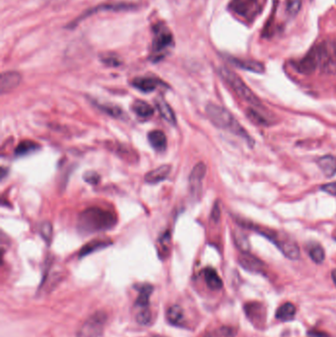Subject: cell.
Returning a JSON list of instances; mask_svg holds the SVG:
<instances>
[{
  "instance_id": "obj_1",
  "label": "cell",
  "mask_w": 336,
  "mask_h": 337,
  "mask_svg": "<svg viewBox=\"0 0 336 337\" xmlns=\"http://www.w3.org/2000/svg\"><path fill=\"white\" fill-rule=\"evenodd\" d=\"M294 69L305 75L317 70L336 74V39L325 40L311 48L301 59L292 63Z\"/></svg>"
},
{
  "instance_id": "obj_2",
  "label": "cell",
  "mask_w": 336,
  "mask_h": 337,
  "mask_svg": "<svg viewBox=\"0 0 336 337\" xmlns=\"http://www.w3.org/2000/svg\"><path fill=\"white\" fill-rule=\"evenodd\" d=\"M116 221V217L112 212L99 207H91L79 215L78 229L85 235H90L113 228Z\"/></svg>"
},
{
  "instance_id": "obj_3",
  "label": "cell",
  "mask_w": 336,
  "mask_h": 337,
  "mask_svg": "<svg viewBox=\"0 0 336 337\" xmlns=\"http://www.w3.org/2000/svg\"><path fill=\"white\" fill-rule=\"evenodd\" d=\"M206 113L211 122L218 128L228 130L235 135L242 137L246 140L248 145L252 148L254 145V140L252 136L246 131V129L238 122L234 115L225 108L209 103L206 106Z\"/></svg>"
},
{
  "instance_id": "obj_4",
  "label": "cell",
  "mask_w": 336,
  "mask_h": 337,
  "mask_svg": "<svg viewBox=\"0 0 336 337\" xmlns=\"http://www.w3.org/2000/svg\"><path fill=\"white\" fill-rule=\"evenodd\" d=\"M218 72L220 74V76L223 78L224 81H226V83L229 85L234 91L235 93L244 101H246L247 103L251 104L254 107H260L261 106V102L260 100L257 98V96L252 92L250 87H248L247 84L232 70H230L227 67H220L218 69Z\"/></svg>"
},
{
  "instance_id": "obj_5",
  "label": "cell",
  "mask_w": 336,
  "mask_h": 337,
  "mask_svg": "<svg viewBox=\"0 0 336 337\" xmlns=\"http://www.w3.org/2000/svg\"><path fill=\"white\" fill-rule=\"evenodd\" d=\"M173 47V37L168 27L163 23H158L153 27V42L151 59L159 61L165 56V52Z\"/></svg>"
},
{
  "instance_id": "obj_6",
  "label": "cell",
  "mask_w": 336,
  "mask_h": 337,
  "mask_svg": "<svg viewBox=\"0 0 336 337\" xmlns=\"http://www.w3.org/2000/svg\"><path fill=\"white\" fill-rule=\"evenodd\" d=\"M266 0H231L229 10L247 23L252 24L262 13Z\"/></svg>"
},
{
  "instance_id": "obj_7",
  "label": "cell",
  "mask_w": 336,
  "mask_h": 337,
  "mask_svg": "<svg viewBox=\"0 0 336 337\" xmlns=\"http://www.w3.org/2000/svg\"><path fill=\"white\" fill-rule=\"evenodd\" d=\"M107 314L100 311L90 316L78 331V337H101L107 325Z\"/></svg>"
},
{
  "instance_id": "obj_8",
  "label": "cell",
  "mask_w": 336,
  "mask_h": 337,
  "mask_svg": "<svg viewBox=\"0 0 336 337\" xmlns=\"http://www.w3.org/2000/svg\"><path fill=\"white\" fill-rule=\"evenodd\" d=\"M206 170H207V168L205 164L198 163L197 165L194 166V168H192L189 174V178H188L189 191H190V194L194 198H198L202 191V181L206 174Z\"/></svg>"
},
{
  "instance_id": "obj_9",
  "label": "cell",
  "mask_w": 336,
  "mask_h": 337,
  "mask_svg": "<svg viewBox=\"0 0 336 337\" xmlns=\"http://www.w3.org/2000/svg\"><path fill=\"white\" fill-rule=\"evenodd\" d=\"M227 59L234 66H236L238 68H241L243 70H246V71H250V72H253V73H258V74H262L265 71L264 65L261 62L256 61V60L237 58V57H233V56H228Z\"/></svg>"
},
{
  "instance_id": "obj_10",
  "label": "cell",
  "mask_w": 336,
  "mask_h": 337,
  "mask_svg": "<svg viewBox=\"0 0 336 337\" xmlns=\"http://www.w3.org/2000/svg\"><path fill=\"white\" fill-rule=\"evenodd\" d=\"M240 265L247 271L252 273H262L264 271V262L250 253H242L239 256Z\"/></svg>"
},
{
  "instance_id": "obj_11",
  "label": "cell",
  "mask_w": 336,
  "mask_h": 337,
  "mask_svg": "<svg viewBox=\"0 0 336 337\" xmlns=\"http://www.w3.org/2000/svg\"><path fill=\"white\" fill-rule=\"evenodd\" d=\"M22 81V76L17 71H7L1 74L0 78V91L5 94L18 87Z\"/></svg>"
},
{
  "instance_id": "obj_12",
  "label": "cell",
  "mask_w": 336,
  "mask_h": 337,
  "mask_svg": "<svg viewBox=\"0 0 336 337\" xmlns=\"http://www.w3.org/2000/svg\"><path fill=\"white\" fill-rule=\"evenodd\" d=\"M153 286L147 283L140 284L137 287L138 291V297L137 300L134 304L136 309L138 311H143V310H148L149 309V304H150V296L153 293Z\"/></svg>"
},
{
  "instance_id": "obj_13",
  "label": "cell",
  "mask_w": 336,
  "mask_h": 337,
  "mask_svg": "<svg viewBox=\"0 0 336 337\" xmlns=\"http://www.w3.org/2000/svg\"><path fill=\"white\" fill-rule=\"evenodd\" d=\"M245 311L247 314L248 319L252 324H256L258 327L259 324L265 323V312H264V307L256 302L249 303L245 306Z\"/></svg>"
},
{
  "instance_id": "obj_14",
  "label": "cell",
  "mask_w": 336,
  "mask_h": 337,
  "mask_svg": "<svg viewBox=\"0 0 336 337\" xmlns=\"http://www.w3.org/2000/svg\"><path fill=\"white\" fill-rule=\"evenodd\" d=\"M132 85L139 91L149 93L155 91L164 83L160 79L154 77H137L132 81Z\"/></svg>"
},
{
  "instance_id": "obj_15",
  "label": "cell",
  "mask_w": 336,
  "mask_h": 337,
  "mask_svg": "<svg viewBox=\"0 0 336 337\" xmlns=\"http://www.w3.org/2000/svg\"><path fill=\"white\" fill-rule=\"evenodd\" d=\"M276 246L281 251V253L289 259L296 260L300 257L301 252H300L299 246L291 240H282V241L280 240Z\"/></svg>"
},
{
  "instance_id": "obj_16",
  "label": "cell",
  "mask_w": 336,
  "mask_h": 337,
  "mask_svg": "<svg viewBox=\"0 0 336 337\" xmlns=\"http://www.w3.org/2000/svg\"><path fill=\"white\" fill-rule=\"evenodd\" d=\"M170 169L171 167L169 165H162L153 170H150L145 175V181L151 184L158 183L168 177Z\"/></svg>"
},
{
  "instance_id": "obj_17",
  "label": "cell",
  "mask_w": 336,
  "mask_h": 337,
  "mask_svg": "<svg viewBox=\"0 0 336 337\" xmlns=\"http://www.w3.org/2000/svg\"><path fill=\"white\" fill-rule=\"evenodd\" d=\"M155 104L157 106V109H158L161 116L169 124L175 125L176 124L175 114H174L172 109L170 108V106L168 105V103L162 97H159V98L156 99Z\"/></svg>"
},
{
  "instance_id": "obj_18",
  "label": "cell",
  "mask_w": 336,
  "mask_h": 337,
  "mask_svg": "<svg viewBox=\"0 0 336 337\" xmlns=\"http://www.w3.org/2000/svg\"><path fill=\"white\" fill-rule=\"evenodd\" d=\"M148 140L151 146L158 152H163L167 148V137L161 130H152L148 133Z\"/></svg>"
},
{
  "instance_id": "obj_19",
  "label": "cell",
  "mask_w": 336,
  "mask_h": 337,
  "mask_svg": "<svg viewBox=\"0 0 336 337\" xmlns=\"http://www.w3.org/2000/svg\"><path fill=\"white\" fill-rule=\"evenodd\" d=\"M318 166L326 176L333 177L336 174V158L333 155H326L318 159Z\"/></svg>"
},
{
  "instance_id": "obj_20",
  "label": "cell",
  "mask_w": 336,
  "mask_h": 337,
  "mask_svg": "<svg viewBox=\"0 0 336 337\" xmlns=\"http://www.w3.org/2000/svg\"><path fill=\"white\" fill-rule=\"evenodd\" d=\"M203 275H204V279H205L207 286L211 290L218 291V290L222 289V287H223L222 279L219 277L218 273L216 272V270L214 268H212V267L205 268L203 270Z\"/></svg>"
},
{
  "instance_id": "obj_21",
  "label": "cell",
  "mask_w": 336,
  "mask_h": 337,
  "mask_svg": "<svg viewBox=\"0 0 336 337\" xmlns=\"http://www.w3.org/2000/svg\"><path fill=\"white\" fill-rule=\"evenodd\" d=\"M110 245H112L111 241H106V240H95V241H92V242L86 244L84 247L81 249V251L79 253V257H84V256L91 254V253H95L97 251H100L102 249H106Z\"/></svg>"
},
{
  "instance_id": "obj_22",
  "label": "cell",
  "mask_w": 336,
  "mask_h": 337,
  "mask_svg": "<svg viewBox=\"0 0 336 337\" xmlns=\"http://www.w3.org/2000/svg\"><path fill=\"white\" fill-rule=\"evenodd\" d=\"M132 111L141 118H148L153 115L154 109L144 101L137 100L132 104Z\"/></svg>"
},
{
  "instance_id": "obj_23",
  "label": "cell",
  "mask_w": 336,
  "mask_h": 337,
  "mask_svg": "<svg viewBox=\"0 0 336 337\" xmlns=\"http://www.w3.org/2000/svg\"><path fill=\"white\" fill-rule=\"evenodd\" d=\"M296 315V307L292 303H285L278 308L276 318L282 322L291 321Z\"/></svg>"
},
{
  "instance_id": "obj_24",
  "label": "cell",
  "mask_w": 336,
  "mask_h": 337,
  "mask_svg": "<svg viewBox=\"0 0 336 337\" xmlns=\"http://www.w3.org/2000/svg\"><path fill=\"white\" fill-rule=\"evenodd\" d=\"M233 239L236 247L241 251V253H250L251 243L248 236L241 231H235L233 233Z\"/></svg>"
},
{
  "instance_id": "obj_25",
  "label": "cell",
  "mask_w": 336,
  "mask_h": 337,
  "mask_svg": "<svg viewBox=\"0 0 336 337\" xmlns=\"http://www.w3.org/2000/svg\"><path fill=\"white\" fill-rule=\"evenodd\" d=\"M167 320L170 325L180 327L183 321L182 309L177 305L169 307L167 311Z\"/></svg>"
},
{
  "instance_id": "obj_26",
  "label": "cell",
  "mask_w": 336,
  "mask_h": 337,
  "mask_svg": "<svg viewBox=\"0 0 336 337\" xmlns=\"http://www.w3.org/2000/svg\"><path fill=\"white\" fill-rule=\"evenodd\" d=\"M39 149H40V145L38 143L31 141V140H25V141H22L18 144V146L15 150V154L17 156H24V155L30 154L32 152H35Z\"/></svg>"
},
{
  "instance_id": "obj_27",
  "label": "cell",
  "mask_w": 336,
  "mask_h": 337,
  "mask_svg": "<svg viewBox=\"0 0 336 337\" xmlns=\"http://www.w3.org/2000/svg\"><path fill=\"white\" fill-rule=\"evenodd\" d=\"M236 332L229 327H220L213 331L206 333L202 337H235Z\"/></svg>"
},
{
  "instance_id": "obj_28",
  "label": "cell",
  "mask_w": 336,
  "mask_h": 337,
  "mask_svg": "<svg viewBox=\"0 0 336 337\" xmlns=\"http://www.w3.org/2000/svg\"><path fill=\"white\" fill-rule=\"evenodd\" d=\"M103 112H105L107 114L112 116V117H115V118H121L123 115H124V112L123 111L119 108V107H116L114 105H97Z\"/></svg>"
},
{
  "instance_id": "obj_29",
  "label": "cell",
  "mask_w": 336,
  "mask_h": 337,
  "mask_svg": "<svg viewBox=\"0 0 336 337\" xmlns=\"http://www.w3.org/2000/svg\"><path fill=\"white\" fill-rule=\"evenodd\" d=\"M310 257L316 263H322L326 259V252L320 245H313L309 251Z\"/></svg>"
},
{
  "instance_id": "obj_30",
  "label": "cell",
  "mask_w": 336,
  "mask_h": 337,
  "mask_svg": "<svg viewBox=\"0 0 336 337\" xmlns=\"http://www.w3.org/2000/svg\"><path fill=\"white\" fill-rule=\"evenodd\" d=\"M247 116L252 120V122L259 124V125H269L270 121L264 116L262 115L260 112H258L256 110L254 109H249L247 112Z\"/></svg>"
},
{
  "instance_id": "obj_31",
  "label": "cell",
  "mask_w": 336,
  "mask_h": 337,
  "mask_svg": "<svg viewBox=\"0 0 336 337\" xmlns=\"http://www.w3.org/2000/svg\"><path fill=\"white\" fill-rule=\"evenodd\" d=\"M40 233L45 242L50 245L53 240V235H54V230H53V225L51 222L45 221L41 224L40 227Z\"/></svg>"
},
{
  "instance_id": "obj_32",
  "label": "cell",
  "mask_w": 336,
  "mask_h": 337,
  "mask_svg": "<svg viewBox=\"0 0 336 337\" xmlns=\"http://www.w3.org/2000/svg\"><path fill=\"white\" fill-rule=\"evenodd\" d=\"M303 5V0H286L285 2V7H286V12L289 16L294 17L296 16Z\"/></svg>"
},
{
  "instance_id": "obj_33",
  "label": "cell",
  "mask_w": 336,
  "mask_h": 337,
  "mask_svg": "<svg viewBox=\"0 0 336 337\" xmlns=\"http://www.w3.org/2000/svg\"><path fill=\"white\" fill-rule=\"evenodd\" d=\"M136 321L141 326H149L152 322L151 311L149 309L143 310V311H138V313L136 315Z\"/></svg>"
},
{
  "instance_id": "obj_34",
  "label": "cell",
  "mask_w": 336,
  "mask_h": 337,
  "mask_svg": "<svg viewBox=\"0 0 336 337\" xmlns=\"http://www.w3.org/2000/svg\"><path fill=\"white\" fill-rule=\"evenodd\" d=\"M83 178H84L86 182H88V183H90L92 185L98 184L100 182V180H101L100 174L98 172L94 171V170H90V171L85 172Z\"/></svg>"
},
{
  "instance_id": "obj_35",
  "label": "cell",
  "mask_w": 336,
  "mask_h": 337,
  "mask_svg": "<svg viewBox=\"0 0 336 337\" xmlns=\"http://www.w3.org/2000/svg\"><path fill=\"white\" fill-rule=\"evenodd\" d=\"M220 216H221V210H220V206H219V202L216 201L213 208H212V211H211V219L217 223L219 220H220Z\"/></svg>"
},
{
  "instance_id": "obj_36",
  "label": "cell",
  "mask_w": 336,
  "mask_h": 337,
  "mask_svg": "<svg viewBox=\"0 0 336 337\" xmlns=\"http://www.w3.org/2000/svg\"><path fill=\"white\" fill-rule=\"evenodd\" d=\"M322 190L336 196V181L335 182H330V183H326L321 187Z\"/></svg>"
},
{
  "instance_id": "obj_37",
  "label": "cell",
  "mask_w": 336,
  "mask_h": 337,
  "mask_svg": "<svg viewBox=\"0 0 336 337\" xmlns=\"http://www.w3.org/2000/svg\"><path fill=\"white\" fill-rule=\"evenodd\" d=\"M102 60H103L106 64L111 65V66H116V65H118V64L120 63L119 60H118V58L115 57V56H107V57H104Z\"/></svg>"
},
{
  "instance_id": "obj_38",
  "label": "cell",
  "mask_w": 336,
  "mask_h": 337,
  "mask_svg": "<svg viewBox=\"0 0 336 337\" xmlns=\"http://www.w3.org/2000/svg\"><path fill=\"white\" fill-rule=\"evenodd\" d=\"M311 337H328V336L326 335V334H322V333H320V334H315V333H310L309 334Z\"/></svg>"
},
{
  "instance_id": "obj_39",
  "label": "cell",
  "mask_w": 336,
  "mask_h": 337,
  "mask_svg": "<svg viewBox=\"0 0 336 337\" xmlns=\"http://www.w3.org/2000/svg\"><path fill=\"white\" fill-rule=\"evenodd\" d=\"M332 277H333V280H334V282H335V284H336V269H335V270L333 271V273H332Z\"/></svg>"
},
{
  "instance_id": "obj_40",
  "label": "cell",
  "mask_w": 336,
  "mask_h": 337,
  "mask_svg": "<svg viewBox=\"0 0 336 337\" xmlns=\"http://www.w3.org/2000/svg\"><path fill=\"white\" fill-rule=\"evenodd\" d=\"M162 337V336H154V337Z\"/></svg>"
}]
</instances>
